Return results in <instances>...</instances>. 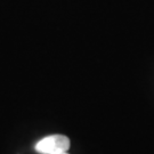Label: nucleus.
<instances>
[{"mask_svg":"<svg viewBox=\"0 0 154 154\" xmlns=\"http://www.w3.org/2000/svg\"><path fill=\"white\" fill-rule=\"evenodd\" d=\"M70 139L65 135H49L35 144V151L41 154L65 153L70 149Z\"/></svg>","mask_w":154,"mask_h":154,"instance_id":"obj_1","label":"nucleus"},{"mask_svg":"<svg viewBox=\"0 0 154 154\" xmlns=\"http://www.w3.org/2000/svg\"><path fill=\"white\" fill-rule=\"evenodd\" d=\"M57 154H69L67 152H65V153H57Z\"/></svg>","mask_w":154,"mask_h":154,"instance_id":"obj_2","label":"nucleus"}]
</instances>
